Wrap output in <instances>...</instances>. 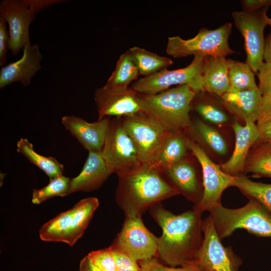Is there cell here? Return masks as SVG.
<instances>
[{
  "label": "cell",
  "instance_id": "2e32d148",
  "mask_svg": "<svg viewBox=\"0 0 271 271\" xmlns=\"http://www.w3.org/2000/svg\"><path fill=\"white\" fill-rule=\"evenodd\" d=\"M23 50V55L20 59L2 67L1 89L16 82L27 86L30 84L32 77L41 69L42 57L39 45L29 43Z\"/></svg>",
  "mask_w": 271,
  "mask_h": 271
},
{
  "label": "cell",
  "instance_id": "836d02e7",
  "mask_svg": "<svg viewBox=\"0 0 271 271\" xmlns=\"http://www.w3.org/2000/svg\"><path fill=\"white\" fill-rule=\"evenodd\" d=\"M87 256L91 262L103 271H116V263L110 247L92 251Z\"/></svg>",
  "mask_w": 271,
  "mask_h": 271
},
{
  "label": "cell",
  "instance_id": "8d00e7d4",
  "mask_svg": "<svg viewBox=\"0 0 271 271\" xmlns=\"http://www.w3.org/2000/svg\"><path fill=\"white\" fill-rule=\"evenodd\" d=\"M111 249L115 261L116 271H141L138 261L124 252Z\"/></svg>",
  "mask_w": 271,
  "mask_h": 271
},
{
  "label": "cell",
  "instance_id": "cb8c5ba5",
  "mask_svg": "<svg viewBox=\"0 0 271 271\" xmlns=\"http://www.w3.org/2000/svg\"><path fill=\"white\" fill-rule=\"evenodd\" d=\"M17 151L44 172L50 180L63 175V165L54 157L44 156L38 153L27 139L21 138L18 141Z\"/></svg>",
  "mask_w": 271,
  "mask_h": 271
},
{
  "label": "cell",
  "instance_id": "d590c367",
  "mask_svg": "<svg viewBox=\"0 0 271 271\" xmlns=\"http://www.w3.org/2000/svg\"><path fill=\"white\" fill-rule=\"evenodd\" d=\"M256 74L259 80L257 87L262 95H271V63L263 62Z\"/></svg>",
  "mask_w": 271,
  "mask_h": 271
},
{
  "label": "cell",
  "instance_id": "b9f144b4",
  "mask_svg": "<svg viewBox=\"0 0 271 271\" xmlns=\"http://www.w3.org/2000/svg\"><path fill=\"white\" fill-rule=\"evenodd\" d=\"M79 271H103L96 266L88 256H84L80 261Z\"/></svg>",
  "mask_w": 271,
  "mask_h": 271
},
{
  "label": "cell",
  "instance_id": "7bdbcfd3",
  "mask_svg": "<svg viewBox=\"0 0 271 271\" xmlns=\"http://www.w3.org/2000/svg\"><path fill=\"white\" fill-rule=\"evenodd\" d=\"M263 59L266 62L271 63V38L268 36L264 42Z\"/></svg>",
  "mask_w": 271,
  "mask_h": 271
},
{
  "label": "cell",
  "instance_id": "ee69618b",
  "mask_svg": "<svg viewBox=\"0 0 271 271\" xmlns=\"http://www.w3.org/2000/svg\"><path fill=\"white\" fill-rule=\"evenodd\" d=\"M267 24L271 28V18L268 17L267 18ZM268 37L271 38V31L269 35L268 36Z\"/></svg>",
  "mask_w": 271,
  "mask_h": 271
},
{
  "label": "cell",
  "instance_id": "74e56055",
  "mask_svg": "<svg viewBox=\"0 0 271 271\" xmlns=\"http://www.w3.org/2000/svg\"><path fill=\"white\" fill-rule=\"evenodd\" d=\"M9 32L4 19L0 16V66H5L9 49Z\"/></svg>",
  "mask_w": 271,
  "mask_h": 271
},
{
  "label": "cell",
  "instance_id": "5bb4252c",
  "mask_svg": "<svg viewBox=\"0 0 271 271\" xmlns=\"http://www.w3.org/2000/svg\"><path fill=\"white\" fill-rule=\"evenodd\" d=\"M94 96L98 119L124 117L141 112L138 93L131 88L125 91H115L103 86L95 91Z\"/></svg>",
  "mask_w": 271,
  "mask_h": 271
},
{
  "label": "cell",
  "instance_id": "5b68a950",
  "mask_svg": "<svg viewBox=\"0 0 271 271\" xmlns=\"http://www.w3.org/2000/svg\"><path fill=\"white\" fill-rule=\"evenodd\" d=\"M231 29V24L226 23L214 30L203 28L191 39L185 40L179 36L169 37L166 53L175 58L190 55L225 57L236 53L228 44Z\"/></svg>",
  "mask_w": 271,
  "mask_h": 271
},
{
  "label": "cell",
  "instance_id": "7c38bea8",
  "mask_svg": "<svg viewBox=\"0 0 271 271\" xmlns=\"http://www.w3.org/2000/svg\"><path fill=\"white\" fill-rule=\"evenodd\" d=\"M109 247L140 261L157 257L158 237L146 228L141 217L125 216L120 231Z\"/></svg>",
  "mask_w": 271,
  "mask_h": 271
},
{
  "label": "cell",
  "instance_id": "3957f363",
  "mask_svg": "<svg viewBox=\"0 0 271 271\" xmlns=\"http://www.w3.org/2000/svg\"><path fill=\"white\" fill-rule=\"evenodd\" d=\"M198 93L188 85H179L161 92L138 93L141 111L171 132L189 131L192 121L189 112Z\"/></svg>",
  "mask_w": 271,
  "mask_h": 271
},
{
  "label": "cell",
  "instance_id": "4fadbf2b",
  "mask_svg": "<svg viewBox=\"0 0 271 271\" xmlns=\"http://www.w3.org/2000/svg\"><path fill=\"white\" fill-rule=\"evenodd\" d=\"M268 7L252 11H234L232 13L235 27L244 41L246 63L254 73L263 62L265 39L264 28L268 25L266 12Z\"/></svg>",
  "mask_w": 271,
  "mask_h": 271
},
{
  "label": "cell",
  "instance_id": "4dcf8cb0",
  "mask_svg": "<svg viewBox=\"0 0 271 271\" xmlns=\"http://www.w3.org/2000/svg\"><path fill=\"white\" fill-rule=\"evenodd\" d=\"M227 60L230 91H241L257 87L254 73L246 62L231 59Z\"/></svg>",
  "mask_w": 271,
  "mask_h": 271
},
{
  "label": "cell",
  "instance_id": "277c9868",
  "mask_svg": "<svg viewBox=\"0 0 271 271\" xmlns=\"http://www.w3.org/2000/svg\"><path fill=\"white\" fill-rule=\"evenodd\" d=\"M220 239L231 235L237 229H244L258 237H271V215L257 201L250 198L244 206L229 209L221 204L210 211Z\"/></svg>",
  "mask_w": 271,
  "mask_h": 271
},
{
  "label": "cell",
  "instance_id": "1f68e13d",
  "mask_svg": "<svg viewBox=\"0 0 271 271\" xmlns=\"http://www.w3.org/2000/svg\"><path fill=\"white\" fill-rule=\"evenodd\" d=\"M70 178L63 175L50 179L45 187L33 190L32 202L40 204L54 197H65L68 195Z\"/></svg>",
  "mask_w": 271,
  "mask_h": 271
},
{
  "label": "cell",
  "instance_id": "f35d334b",
  "mask_svg": "<svg viewBox=\"0 0 271 271\" xmlns=\"http://www.w3.org/2000/svg\"><path fill=\"white\" fill-rule=\"evenodd\" d=\"M256 124L260 134V140L271 142V117L260 119Z\"/></svg>",
  "mask_w": 271,
  "mask_h": 271
},
{
  "label": "cell",
  "instance_id": "484cf974",
  "mask_svg": "<svg viewBox=\"0 0 271 271\" xmlns=\"http://www.w3.org/2000/svg\"><path fill=\"white\" fill-rule=\"evenodd\" d=\"M243 173H251L255 177H271V142L260 140L252 147Z\"/></svg>",
  "mask_w": 271,
  "mask_h": 271
},
{
  "label": "cell",
  "instance_id": "4316f807",
  "mask_svg": "<svg viewBox=\"0 0 271 271\" xmlns=\"http://www.w3.org/2000/svg\"><path fill=\"white\" fill-rule=\"evenodd\" d=\"M189 132L196 143H201L214 154L225 155L228 151L227 143L222 134L215 128L201 120L192 122Z\"/></svg>",
  "mask_w": 271,
  "mask_h": 271
},
{
  "label": "cell",
  "instance_id": "f546056e",
  "mask_svg": "<svg viewBox=\"0 0 271 271\" xmlns=\"http://www.w3.org/2000/svg\"><path fill=\"white\" fill-rule=\"evenodd\" d=\"M232 186L248 199L259 202L271 215V184L252 181L243 175L235 176Z\"/></svg>",
  "mask_w": 271,
  "mask_h": 271
},
{
  "label": "cell",
  "instance_id": "8992f818",
  "mask_svg": "<svg viewBox=\"0 0 271 271\" xmlns=\"http://www.w3.org/2000/svg\"><path fill=\"white\" fill-rule=\"evenodd\" d=\"M59 0H3L0 3V16L9 26V49L16 56L30 43L29 27L35 15Z\"/></svg>",
  "mask_w": 271,
  "mask_h": 271
},
{
  "label": "cell",
  "instance_id": "f1b7e54d",
  "mask_svg": "<svg viewBox=\"0 0 271 271\" xmlns=\"http://www.w3.org/2000/svg\"><path fill=\"white\" fill-rule=\"evenodd\" d=\"M73 213L72 207L60 213L43 224L39 231L40 239L44 241L65 243L70 228Z\"/></svg>",
  "mask_w": 271,
  "mask_h": 271
},
{
  "label": "cell",
  "instance_id": "7a4b0ae2",
  "mask_svg": "<svg viewBox=\"0 0 271 271\" xmlns=\"http://www.w3.org/2000/svg\"><path fill=\"white\" fill-rule=\"evenodd\" d=\"M117 177L115 201L125 216L141 217L152 206L179 194L152 165L143 164Z\"/></svg>",
  "mask_w": 271,
  "mask_h": 271
},
{
  "label": "cell",
  "instance_id": "60d3db41",
  "mask_svg": "<svg viewBox=\"0 0 271 271\" xmlns=\"http://www.w3.org/2000/svg\"><path fill=\"white\" fill-rule=\"evenodd\" d=\"M269 117H271V95L262 96L261 115L258 119H265Z\"/></svg>",
  "mask_w": 271,
  "mask_h": 271
},
{
  "label": "cell",
  "instance_id": "30bf717a",
  "mask_svg": "<svg viewBox=\"0 0 271 271\" xmlns=\"http://www.w3.org/2000/svg\"><path fill=\"white\" fill-rule=\"evenodd\" d=\"M122 125L143 164L153 165L166 137L171 132L142 111L123 117Z\"/></svg>",
  "mask_w": 271,
  "mask_h": 271
},
{
  "label": "cell",
  "instance_id": "d4e9b609",
  "mask_svg": "<svg viewBox=\"0 0 271 271\" xmlns=\"http://www.w3.org/2000/svg\"><path fill=\"white\" fill-rule=\"evenodd\" d=\"M127 51L137 67L139 74L144 77L167 69L173 64L171 58L138 46L131 47Z\"/></svg>",
  "mask_w": 271,
  "mask_h": 271
},
{
  "label": "cell",
  "instance_id": "ffe728a7",
  "mask_svg": "<svg viewBox=\"0 0 271 271\" xmlns=\"http://www.w3.org/2000/svg\"><path fill=\"white\" fill-rule=\"evenodd\" d=\"M220 97L225 109L245 123L255 122L261 116L262 95L258 87L241 91H229Z\"/></svg>",
  "mask_w": 271,
  "mask_h": 271
},
{
  "label": "cell",
  "instance_id": "ab89813d",
  "mask_svg": "<svg viewBox=\"0 0 271 271\" xmlns=\"http://www.w3.org/2000/svg\"><path fill=\"white\" fill-rule=\"evenodd\" d=\"M243 11H254L271 6V0H241Z\"/></svg>",
  "mask_w": 271,
  "mask_h": 271
},
{
  "label": "cell",
  "instance_id": "ba28073f",
  "mask_svg": "<svg viewBox=\"0 0 271 271\" xmlns=\"http://www.w3.org/2000/svg\"><path fill=\"white\" fill-rule=\"evenodd\" d=\"M206 56H194L191 62L185 67L175 70H162L153 75L134 81L131 88L137 93L145 95L155 94L172 86L188 85L198 92H204L201 73Z\"/></svg>",
  "mask_w": 271,
  "mask_h": 271
},
{
  "label": "cell",
  "instance_id": "44dd1931",
  "mask_svg": "<svg viewBox=\"0 0 271 271\" xmlns=\"http://www.w3.org/2000/svg\"><path fill=\"white\" fill-rule=\"evenodd\" d=\"M201 79L204 92L221 97L230 91L227 59L223 56H206Z\"/></svg>",
  "mask_w": 271,
  "mask_h": 271
},
{
  "label": "cell",
  "instance_id": "8fae6325",
  "mask_svg": "<svg viewBox=\"0 0 271 271\" xmlns=\"http://www.w3.org/2000/svg\"><path fill=\"white\" fill-rule=\"evenodd\" d=\"M203 238L194 263L202 271H238L241 260L221 242L209 215L202 222Z\"/></svg>",
  "mask_w": 271,
  "mask_h": 271
},
{
  "label": "cell",
  "instance_id": "52a82bcc",
  "mask_svg": "<svg viewBox=\"0 0 271 271\" xmlns=\"http://www.w3.org/2000/svg\"><path fill=\"white\" fill-rule=\"evenodd\" d=\"M100 152L111 174H123L143 165L135 145L118 117L110 118Z\"/></svg>",
  "mask_w": 271,
  "mask_h": 271
},
{
  "label": "cell",
  "instance_id": "ac0fdd59",
  "mask_svg": "<svg viewBox=\"0 0 271 271\" xmlns=\"http://www.w3.org/2000/svg\"><path fill=\"white\" fill-rule=\"evenodd\" d=\"M161 173L170 181V184L194 205L201 200L203 183L193 165L186 158L170 166Z\"/></svg>",
  "mask_w": 271,
  "mask_h": 271
},
{
  "label": "cell",
  "instance_id": "e575fe53",
  "mask_svg": "<svg viewBox=\"0 0 271 271\" xmlns=\"http://www.w3.org/2000/svg\"><path fill=\"white\" fill-rule=\"evenodd\" d=\"M139 262L141 271H202L194 262L178 267L166 266L161 263L157 257Z\"/></svg>",
  "mask_w": 271,
  "mask_h": 271
},
{
  "label": "cell",
  "instance_id": "d6986e66",
  "mask_svg": "<svg viewBox=\"0 0 271 271\" xmlns=\"http://www.w3.org/2000/svg\"><path fill=\"white\" fill-rule=\"evenodd\" d=\"M110 175L101 152L89 151L80 173L70 179L68 195L77 192H88L98 189Z\"/></svg>",
  "mask_w": 271,
  "mask_h": 271
},
{
  "label": "cell",
  "instance_id": "7402d4cb",
  "mask_svg": "<svg viewBox=\"0 0 271 271\" xmlns=\"http://www.w3.org/2000/svg\"><path fill=\"white\" fill-rule=\"evenodd\" d=\"M185 134L170 132L164 140L153 166L161 172L186 158L188 149Z\"/></svg>",
  "mask_w": 271,
  "mask_h": 271
},
{
  "label": "cell",
  "instance_id": "83f0119b",
  "mask_svg": "<svg viewBox=\"0 0 271 271\" xmlns=\"http://www.w3.org/2000/svg\"><path fill=\"white\" fill-rule=\"evenodd\" d=\"M138 70L127 51L122 54L117 61L114 70L107 79L105 87L115 91H125L136 81L139 75Z\"/></svg>",
  "mask_w": 271,
  "mask_h": 271
},
{
  "label": "cell",
  "instance_id": "e0dca14e",
  "mask_svg": "<svg viewBox=\"0 0 271 271\" xmlns=\"http://www.w3.org/2000/svg\"><path fill=\"white\" fill-rule=\"evenodd\" d=\"M235 142L234 151L230 158L220 166L221 169L232 176L243 173L245 162L252 147L259 142L260 134L254 122L247 121L242 125L236 121L232 124Z\"/></svg>",
  "mask_w": 271,
  "mask_h": 271
},
{
  "label": "cell",
  "instance_id": "6da1fadb",
  "mask_svg": "<svg viewBox=\"0 0 271 271\" xmlns=\"http://www.w3.org/2000/svg\"><path fill=\"white\" fill-rule=\"evenodd\" d=\"M149 213L162 229L157 256L172 267L194 262L203 238L202 213L193 208L175 215L161 203L152 206Z\"/></svg>",
  "mask_w": 271,
  "mask_h": 271
},
{
  "label": "cell",
  "instance_id": "603a6c76",
  "mask_svg": "<svg viewBox=\"0 0 271 271\" xmlns=\"http://www.w3.org/2000/svg\"><path fill=\"white\" fill-rule=\"evenodd\" d=\"M99 204L97 198L90 197L74 205L71 226L65 243L72 246L82 236Z\"/></svg>",
  "mask_w": 271,
  "mask_h": 271
},
{
  "label": "cell",
  "instance_id": "9a60e30c",
  "mask_svg": "<svg viewBox=\"0 0 271 271\" xmlns=\"http://www.w3.org/2000/svg\"><path fill=\"white\" fill-rule=\"evenodd\" d=\"M110 117L89 122L74 115L62 117L61 123L65 129L88 152H101L103 146Z\"/></svg>",
  "mask_w": 271,
  "mask_h": 271
},
{
  "label": "cell",
  "instance_id": "d6a6232c",
  "mask_svg": "<svg viewBox=\"0 0 271 271\" xmlns=\"http://www.w3.org/2000/svg\"><path fill=\"white\" fill-rule=\"evenodd\" d=\"M221 106L207 100L198 101L194 104L195 111L206 121L221 125L227 122L229 117Z\"/></svg>",
  "mask_w": 271,
  "mask_h": 271
},
{
  "label": "cell",
  "instance_id": "9c48e42d",
  "mask_svg": "<svg viewBox=\"0 0 271 271\" xmlns=\"http://www.w3.org/2000/svg\"><path fill=\"white\" fill-rule=\"evenodd\" d=\"M187 146L201 165L203 193L200 202L193 209L202 213L210 211L221 204L223 192L232 186L235 176L224 172L220 166L214 163L203 149L193 139L186 138Z\"/></svg>",
  "mask_w": 271,
  "mask_h": 271
}]
</instances>
